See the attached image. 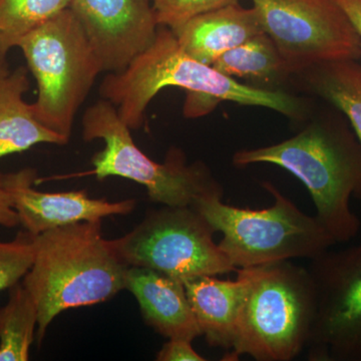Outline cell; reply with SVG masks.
I'll return each instance as SVG.
<instances>
[{
  "label": "cell",
  "instance_id": "obj_1",
  "mask_svg": "<svg viewBox=\"0 0 361 361\" xmlns=\"http://www.w3.org/2000/svg\"><path fill=\"white\" fill-rule=\"evenodd\" d=\"M232 161L236 167L271 164L295 176L336 243H348L360 233V219L350 201L361 200V142L339 116L314 121L278 144L240 149Z\"/></svg>",
  "mask_w": 361,
  "mask_h": 361
},
{
  "label": "cell",
  "instance_id": "obj_2",
  "mask_svg": "<svg viewBox=\"0 0 361 361\" xmlns=\"http://www.w3.org/2000/svg\"><path fill=\"white\" fill-rule=\"evenodd\" d=\"M35 243L21 283L37 304L39 344L63 311L104 302L125 289L128 266L102 235V220L54 228L35 236Z\"/></svg>",
  "mask_w": 361,
  "mask_h": 361
},
{
  "label": "cell",
  "instance_id": "obj_3",
  "mask_svg": "<svg viewBox=\"0 0 361 361\" xmlns=\"http://www.w3.org/2000/svg\"><path fill=\"white\" fill-rule=\"evenodd\" d=\"M166 87L206 94L220 102L264 106L290 118H299L302 104L284 92L261 90L242 85L183 51L174 33L159 26L155 39L144 51L116 73H109L99 85L102 99L113 104L130 130L144 125L147 108Z\"/></svg>",
  "mask_w": 361,
  "mask_h": 361
},
{
  "label": "cell",
  "instance_id": "obj_4",
  "mask_svg": "<svg viewBox=\"0 0 361 361\" xmlns=\"http://www.w3.org/2000/svg\"><path fill=\"white\" fill-rule=\"evenodd\" d=\"M248 288L234 344L222 360L249 355L257 361H291L305 350L315 315L308 268L289 261L245 268Z\"/></svg>",
  "mask_w": 361,
  "mask_h": 361
},
{
  "label": "cell",
  "instance_id": "obj_5",
  "mask_svg": "<svg viewBox=\"0 0 361 361\" xmlns=\"http://www.w3.org/2000/svg\"><path fill=\"white\" fill-rule=\"evenodd\" d=\"M262 187L273 203L261 210L229 205L220 195L201 197L192 205L222 234L218 245L236 269L311 260L337 244L316 216L301 211L272 183Z\"/></svg>",
  "mask_w": 361,
  "mask_h": 361
},
{
  "label": "cell",
  "instance_id": "obj_6",
  "mask_svg": "<svg viewBox=\"0 0 361 361\" xmlns=\"http://www.w3.org/2000/svg\"><path fill=\"white\" fill-rule=\"evenodd\" d=\"M16 47L37 80L35 118L70 141L78 109L104 71L84 28L66 8L25 35Z\"/></svg>",
  "mask_w": 361,
  "mask_h": 361
},
{
  "label": "cell",
  "instance_id": "obj_7",
  "mask_svg": "<svg viewBox=\"0 0 361 361\" xmlns=\"http://www.w3.org/2000/svg\"><path fill=\"white\" fill-rule=\"evenodd\" d=\"M85 141L103 140L104 149L92 158L89 175L97 179L121 177L142 185L149 199L164 206H192L209 195L224 191L203 163L188 164L179 149H171L164 163L149 159L135 144L130 129L121 120L113 104L99 99L82 116Z\"/></svg>",
  "mask_w": 361,
  "mask_h": 361
},
{
  "label": "cell",
  "instance_id": "obj_8",
  "mask_svg": "<svg viewBox=\"0 0 361 361\" xmlns=\"http://www.w3.org/2000/svg\"><path fill=\"white\" fill-rule=\"evenodd\" d=\"M215 230L194 207L149 211L125 236L111 240L127 266L149 268L180 280L236 272L214 241Z\"/></svg>",
  "mask_w": 361,
  "mask_h": 361
},
{
  "label": "cell",
  "instance_id": "obj_9",
  "mask_svg": "<svg viewBox=\"0 0 361 361\" xmlns=\"http://www.w3.org/2000/svg\"><path fill=\"white\" fill-rule=\"evenodd\" d=\"M285 75L322 63L360 61L361 39L334 0H252Z\"/></svg>",
  "mask_w": 361,
  "mask_h": 361
},
{
  "label": "cell",
  "instance_id": "obj_10",
  "mask_svg": "<svg viewBox=\"0 0 361 361\" xmlns=\"http://www.w3.org/2000/svg\"><path fill=\"white\" fill-rule=\"evenodd\" d=\"M315 315L310 361H361V242L311 259Z\"/></svg>",
  "mask_w": 361,
  "mask_h": 361
},
{
  "label": "cell",
  "instance_id": "obj_11",
  "mask_svg": "<svg viewBox=\"0 0 361 361\" xmlns=\"http://www.w3.org/2000/svg\"><path fill=\"white\" fill-rule=\"evenodd\" d=\"M68 8L108 73L123 71L152 44L159 27L149 0H71Z\"/></svg>",
  "mask_w": 361,
  "mask_h": 361
},
{
  "label": "cell",
  "instance_id": "obj_12",
  "mask_svg": "<svg viewBox=\"0 0 361 361\" xmlns=\"http://www.w3.org/2000/svg\"><path fill=\"white\" fill-rule=\"evenodd\" d=\"M37 171L23 169L1 174L0 183L11 198L20 224L32 235L63 226L102 220L111 215H128L134 210L135 200L109 202L92 198L87 190L44 193L35 189Z\"/></svg>",
  "mask_w": 361,
  "mask_h": 361
},
{
  "label": "cell",
  "instance_id": "obj_13",
  "mask_svg": "<svg viewBox=\"0 0 361 361\" xmlns=\"http://www.w3.org/2000/svg\"><path fill=\"white\" fill-rule=\"evenodd\" d=\"M125 289L137 299L145 322L168 339L202 336L182 280L149 268L128 266Z\"/></svg>",
  "mask_w": 361,
  "mask_h": 361
},
{
  "label": "cell",
  "instance_id": "obj_14",
  "mask_svg": "<svg viewBox=\"0 0 361 361\" xmlns=\"http://www.w3.org/2000/svg\"><path fill=\"white\" fill-rule=\"evenodd\" d=\"M234 280H223L218 275H202L183 280L188 298L198 322L202 336L209 345L231 350L237 322L247 288L245 268L236 270Z\"/></svg>",
  "mask_w": 361,
  "mask_h": 361
},
{
  "label": "cell",
  "instance_id": "obj_15",
  "mask_svg": "<svg viewBox=\"0 0 361 361\" xmlns=\"http://www.w3.org/2000/svg\"><path fill=\"white\" fill-rule=\"evenodd\" d=\"M171 30L183 51L208 66L226 51L264 32L255 8L238 4L200 14Z\"/></svg>",
  "mask_w": 361,
  "mask_h": 361
},
{
  "label": "cell",
  "instance_id": "obj_16",
  "mask_svg": "<svg viewBox=\"0 0 361 361\" xmlns=\"http://www.w3.org/2000/svg\"><path fill=\"white\" fill-rule=\"evenodd\" d=\"M30 89L28 68L11 71L0 63V159L20 154L39 144L66 145L68 140L35 118L23 96Z\"/></svg>",
  "mask_w": 361,
  "mask_h": 361
},
{
  "label": "cell",
  "instance_id": "obj_17",
  "mask_svg": "<svg viewBox=\"0 0 361 361\" xmlns=\"http://www.w3.org/2000/svg\"><path fill=\"white\" fill-rule=\"evenodd\" d=\"M312 92L346 116L361 142V63L341 61L322 63L306 71Z\"/></svg>",
  "mask_w": 361,
  "mask_h": 361
},
{
  "label": "cell",
  "instance_id": "obj_18",
  "mask_svg": "<svg viewBox=\"0 0 361 361\" xmlns=\"http://www.w3.org/2000/svg\"><path fill=\"white\" fill-rule=\"evenodd\" d=\"M8 290L0 307V361H26L37 329V304L21 282Z\"/></svg>",
  "mask_w": 361,
  "mask_h": 361
},
{
  "label": "cell",
  "instance_id": "obj_19",
  "mask_svg": "<svg viewBox=\"0 0 361 361\" xmlns=\"http://www.w3.org/2000/svg\"><path fill=\"white\" fill-rule=\"evenodd\" d=\"M212 66L230 78L273 80L285 75L279 52L265 32L226 51Z\"/></svg>",
  "mask_w": 361,
  "mask_h": 361
},
{
  "label": "cell",
  "instance_id": "obj_20",
  "mask_svg": "<svg viewBox=\"0 0 361 361\" xmlns=\"http://www.w3.org/2000/svg\"><path fill=\"white\" fill-rule=\"evenodd\" d=\"M70 4L71 0H0V63L25 35Z\"/></svg>",
  "mask_w": 361,
  "mask_h": 361
},
{
  "label": "cell",
  "instance_id": "obj_21",
  "mask_svg": "<svg viewBox=\"0 0 361 361\" xmlns=\"http://www.w3.org/2000/svg\"><path fill=\"white\" fill-rule=\"evenodd\" d=\"M35 256V235L25 230L13 241L0 242V291L20 283L32 267Z\"/></svg>",
  "mask_w": 361,
  "mask_h": 361
},
{
  "label": "cell",
  "instance_id": "obj_22",
  "mask_svg": "<svg viewBox=\"0 0 361 361\" xmlns=\"http://www.w3.org/2000/svg\"><path fill=\"white\" fill-rule=\"evenodd\" d=\"M153 4L157 23L159 26H166L176 30L200 16L219 9L221 7L238 4V0H149Z\"/></svg>",
  "mask_w": 361,
  "mask_h": 361
},
{
  "label": "cell",
  "instance_id": "obj_23",
  "mask_svg": "<svg viewBox=\"0 0 361 361\" xmlns=\"http://www.w3.org/2000/svg\"><path fill=\"white\" fill-rule=\"evenodd\" d=\"M158 361H205L203 356L195 350L192 341L184 338L169 339L157 353Z\"/></svg>",
  "mask_w": 361,
  "mask_h": 361
},
{
  "label": "cell",
  "instance_id": "obj_24",
  "mask_svg": "<svg viewBox=\"0 0 361 361\" xmlns=\"http://www.w3.org/2000/svg\"><path fill=\"white\" fill-rule=\"evenodd\" d=\"M20 225L18 214L13 208L11 198L0 183V226L14 228Z\"/></svg>",
  "mask_w": 361,
  "mask_h": 361
},
{
  "label": "cell",
  "instance_id": "obj_25",
  "mask_svg": "<svg viewBox=\"0 0 361 361\" xmlns=\"http://www.w3.org/2000/svg\"><path fill=\"white\" fill-rule=\"evenodd\" d=\"M355 26L361 39V0H334Z\"/></svg>",
  "mask_w": 361,
  "mask_h": 361
}]
</instances>
